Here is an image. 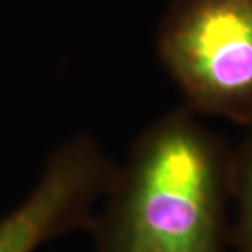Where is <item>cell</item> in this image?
Segmentation results:
<instances>
[{
    "label": "cell",
    "instance_id": "cell-1",
    "mask_svg": "<svg viewBox=\"0 0 252 252\" xmlns=\"http://www.w3.org/2000/svg\"><path fill=\"white\" fill-rule=\"evenodd\" d=\"M233 153L182 107L148 126L90 231L97 252H224Z\"/></svg>",
    "mask_w": 252,
    "mask_h": 252
},
{
    "label": "cell",
    "instance_id": "cell-2",
    "mask_svg": "<svg viewBox=\"0 0 252 252\" xmlns=\"http://www.w3.org/2000/svg\"><path fill=\"white\" fill-rule=\"evenodd\" d=\"M156 43L185 107L252 126V0H170Z\"/></svg>",
    "mask_w": 252,
    "mask_h": 252
},
{
    "label": "cell",
    "instance_id": "cell-3",
    "mask_svg": "<svg viewBox=\"0 0 252 252\" xmlns=\"http://www.w3.org/2000/svg\"><path fill=\"white\" fill-rule=\"evenodd\" d=\"M115 172L89 136L63 144L22 203L0 216V252H38L61 236L89 229Z\"/></svg>",
    "mask_w": 252,
    "mask_h": 252
},
{
    "label": "cell",
    "instance_id": "cell-4",
    "mask_svg": "<svg viewBox=\"0 0 252 252\" xmlns=\"http://www.w3.org/2000/svg\"><path fill=\"white\" fill-rule=\"evenodd\" d=\"M233 153L231 198L238 205V241L241 252H252V126Z\"/></svg>",
    "mask_w": 252,
    "mask_h": 252
}]
</instances>
